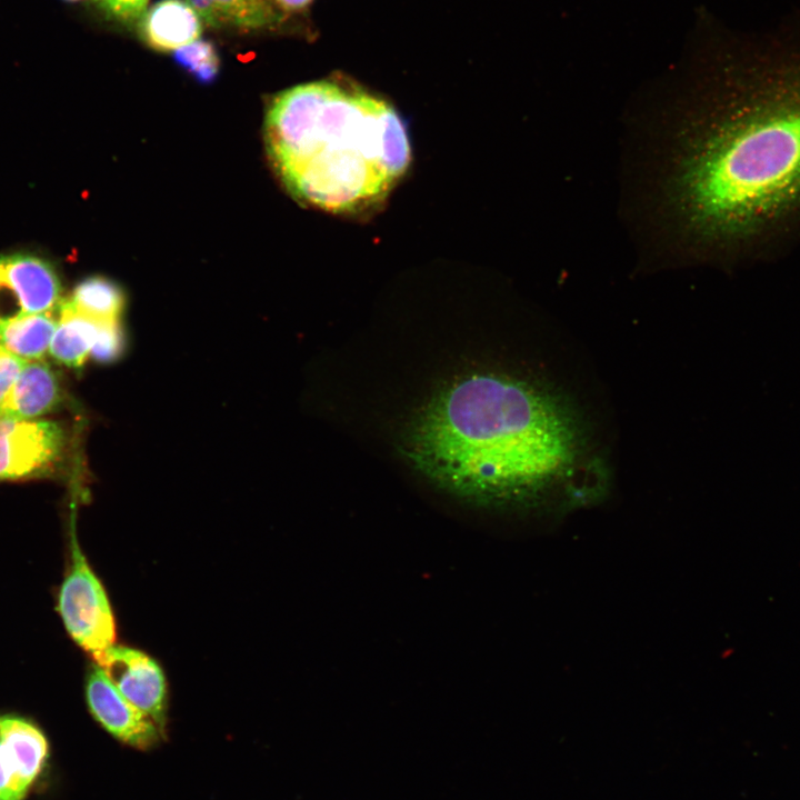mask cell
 <instances>
[{"label": "cell", "instance_id": "21", "mask_svg": "<svg viewBox=\"0 0 800 800\" xmlns=\"http://www.w3.org/2000/svg\"><path fill=\"white\" fill-rule=\"evenodd\" d=\"M66 1H77V0H66Z\"/></svg>", "mask_w": 800, "mask_h": 800}, {"label": "cell", "instance_id": "9", "mask_svg": "<svg viewBox=\"0 0 800 800\" xmlns=\"http://www.w3.org/2000/svg\"><path fill=\"white\" fill-rule=\"evenodd\" d=\"M47 757V739L36 726L0 716V800H22Z\"/></svg>", "mask_w": 800, "mask_h": 800}, {"label": "cell", "instance_id": "8", "mask_svg": "<svg viewBox=\"0 0 800 800\" xmlns=\"http://www.w3.org/2000/svg\"><path fill=\"white\" fill-rule=\"evenodd\" d=\"M89 710L99 724L120 742L150 750L166 736L142 711L128 701L97 663L91 666L86 681Z\"/></svg>", "mask_w": 800, "mask_h": 800}, {"label": "cell", "instance_id": "10", "mask_svg": "<svg viewBox=\"0 0 800 800\" xmlns=\"http://www.w3.org/2000/svg\"><path fill=\"white\" fill-rule=\"evenodd\" d=\"M60 401V383L51 367L41 360L27 361L0 408V417L32 420L52 411Z\"/></svg>", "mask_w": 800, "mask_h": 800}, {"label": "cell", "instance_id": "14", "mask_svg": "<svg viewBox=\"0 0 800 800\" xmlns=\"http://www.w3.org/2000/svg\"><path fill=\"white\" fill-rule=\"evenodd\" d=\"M198 16L210 27L226 24L243 29L272 26L279 14L269 0H188Z\"/></svg>", "mask_w": 800, "mask_h": 800}, {"label": "cell", "instance_id": "12", "mask_svg": "<svg viewBox=\"0 0 800 800\" xmlns=\"http://www.w3.org/2000/svg\"><path fill=\"white\" fill-rule=\"evenodd\" d=\"M58 314L49 353L56 361L79 369L90 354L99 320L81 313L69 300L60 302Z\"/></svg>", "mask_w": 800, "mask_h": 800}, {"label": "cell", "instance_id": "20", "mask_svg": "<svg viewBox=\"0 0 800 800\" xmlns=\"http://www.w3.org/2000/svg\"><path fill=\"white\" fill-rule=\"evenodd\" d=\"M276 4L287 11L301 10L307 7L311 0H273Z\"/></svg>", "mask_w": 800, "mask_h": 800}, {"label": "cell", "instance_id": "13", "mask_svg": "<svg viewBox=\"0 0 800 800\" xmlns=\"http://www.w3.org/2000/svg\"><path fill=\"white\" fill-rule=\"evenodd\" d=\"M58 320V308L17 318L0 326V344L23 360H41L49 351Z\"/></svg>", "mask_w": 800, "mask_h": 800}, {"label": "cell", "instance_id": "2", "mask_svg": "<svg viewBox=\"0 0 800 800\" xmlns=\"http://www.w3.org/2000/svg\"><path fill=\"white\" fill-rule=\"evenodd\" d=\"M588 438L557 392L498 372L459 377L416 414L404 434L410 463L454 493L532 500L584 466Z\"/></svg>", "mask_w": 800, "mask_h": 800}, {"label": "cell", "instance_id": "11", "mask_svg": "<svg viewBox=\"0 0 800 800\" xmlns=\"http://www.w3.org/2000/svg\"><path fill=\"white\" fill-rule=\"evenodd\" d=\"M202 31L200 17L182 0H162L154 3L142 17L140 36L158 51L177 50L199 39Z\"/></svg>", "mask_w": 800, "mask_h": 800}, {"label": "cell", "instance_id": "1", "mask_svg": "<svg viewBox=\"0 0 800 800\" xmlns=\"http://www.w3.org/2000/svg\"><path fill=\"white\" fill-rule=\"evenodd\" d=\"M727 53L674 193L701 241L758 257L800 233V42Z\"/></svg>", "mask_w": 800, "mask_h": 800}, {"label": "cell", "instance_id": "16", "mask_svg": "<svg viewBox=\"0 0 800 800\" xmlns=\"http://www.w3.org/2000/svg\"><path fill=\"white\" fill-rule=\"evenodd\" d=\"M174 60L197 80L208 83L219 73L220 60L213 44L206 40H196L173 53Z\"/></svg>", "mask_w": 800, "mask_h": 800}, {"label": "cell", "instance_id": "15", "mask_svg": "<svg viewBox=\"0 0 800 800\" xmlns=\"http://www.w3.org/2000/svg\"><path fill=\"white\" fill-rule=\"evenodd\" d=\"M69 301L78 311L97 320H119L124 308L120 287L99 276L81 281Z\"/></svg>", "mask_w": 800, "mask_h": 800}, {"label": "cell", "instance_id": "6", "mask_svg": "<svg viewBox=\"0 0 800 800\" xmlns=\"http://www.w3.org/2000/svg\"><path fill=\"white\" fill-rule=\"evenodd\" d=\"M60 291L59 278L48 261L26 253L0 258V326L57 309Z\"/></svg>", "mask_w": 800, "mask_h": 800}, {"label": "cell", "instance_id": "5", "mask_svg": "<svg viewBox=\"0 0 800 800\" xmlns=\"http://www.w3.org/2000/svg\"><path fill=\"white\" fill-rule=\"evenodd\" d=\"M64 442L56 422L0 417V479L44 474L60 460Z\"/></svg>", "mask_w": 800, "mask_h": 800}, {"label": "cell", "instance_id": "7", "mask_svg": "<svg viewBox=\"0 0 800 800\" xmlns=\"http://www.w3.org/2000/svg\"><path fill=\"white\" fill-rule=\"evenodd\" d=\"M94 661L120 693L148 716L166 736L168 693L160 666L137 649L114 644Z\"/></svg>", "mask_w": 800, "mask_h": 800}, {"label": "cell", "instance_id": "3", "mask_svg": "<svg viewBox=\"0 0 800 800\" xmlns=\"http://www.w3.org/2000/svg\"><path fill=\"white\" fill-rule=\"evenodd\" d=\"M269 159L302 204L336 214L380 206L407 172V128L387 100L341 80L278 93L264 123Z\"/></svg>", "mask_w": 800, "mask_h": 800}, {"label": "cell", "instance_id": "17", "mask_svg": "<svg viewBox=\"0 0 800 800\" xmlns=\"http://www.w3.org/2000/svg\"><path fill=\"white\" fill-rule=\"evenodd\" d=\"M124 333L119 320H99L90 357L99 363H112L124 352Z\"/></svg>", "mask_w": 800, "mask_h": 800}, {"label": "cell", "instance_id": "18", "mask_svg": "<svg viewBox=\"0 0 800 800\" xmlns=\"http://www.w3.org/2000/svg\"><path fill=\"white\" fill-rule=\"evenodd\" d=\"M26 362L0 344V408Z\"/></svg>", "mask_w": 800, "mask_h": 800}, {"label": "cell", "instance_id": "4", "mask_svg": "<svg viewBox=\"0 0 800 800\" xmlns=\"http://www.w3.org/2000/svg\"><path fill=\"white\" fill-rule=\"evenodd\" d=\"M70 567L61 584L58 608L71 638L97 659L116 641L112 609L98 577L89 566L76 532H71Z\"/></svg>", "mask_w": 800, "mask_h": 800}, {"label": "cell", "instance_id": "19", "mask_svg": "<svg viewBox=\"0 0 800 800\" xmlns=\"http://www.w3.org/2000/svg\"><path fill=\"white\" fill-rule=\"evenodd\" d=\"M107 13L121 21H133L142 17L148 0H94Z\"/></svg>", "mask_w": 800, "mask_h": 800}]
</instances>
